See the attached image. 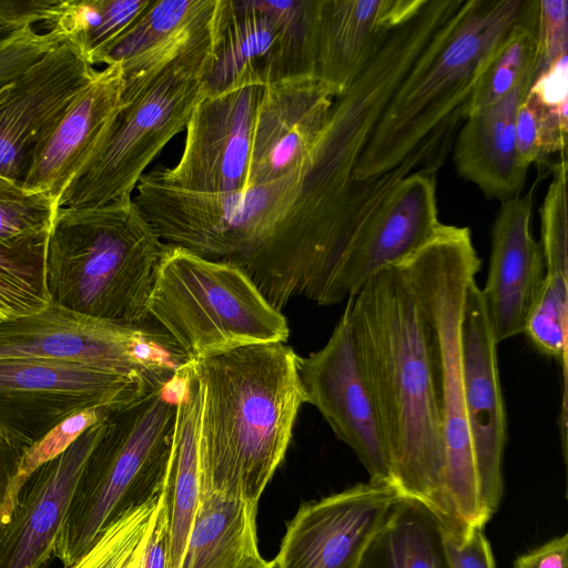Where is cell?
Wrapping results in <instances>:
<instances>
[{"instance_id":"6da1fadb","label":"cell","mask_w":568,"mask_h":568,"mask_svg":"<svg viewBox=\"0 0 568 568\" xmlns=\"http://www.w3.org/2000/svg\"><path fill=\"white\" fill-rule=\"evenodd\" d=\"M359 152L325 128L285 174L229 193L180 190L151 172L133 200L164 244L242 270L273 307L293 298L329 306L338 264L378 209L381 190L357 179Z\"/></svg>"},{"instance_id":"2e32d148","label":"cell","mask_w":568,"mask_h":568,"mask_svg":"<svg viewBox=\"0 0 568 568\" xmlns=\"http://www.w3.org/2000/svg\"><path fill=\"white\" fill-rule=\"evenodd\" d=\"M97 71L62 42L0 85L1 176L22 183L37 146Z\"/></svg>"},{"instance_id":"484cf974","label":"cell","mask_w":568,"mask_h":568,"mask_svg":"<svg viewBox=\"0 0 568 568\" xmlns=\"http://www.w3.org/2000/svg\"><path fill=\"white\" fill-rule=\"evenodd\" d=\"M221 0H153L109 48L101 63L120 64L129 78L176 53L217 13Z\"/></svg>"},{"instance_id":"ffe728a7","label":"cell","mask_w":568,"mask_h":568,"mask_svg":"<svg viewBox=\"0 0 568 568\" xmlns=\"http://www.w3.org/2000/svg\"><path fill=\"white\" fill-rule=\"evenodd\" d=\"M532 190L501 203L491 230L488 274L480 288L497 344L525 333L542 291L546 266L530 232Z\"/></svg>"},{"instance_id":"7a4b0ae2","label":"cell","mask_w":568,"mask_h":568,"mask_svg":"<svg viewBox=\"0 0 568 568\" xmlns=\"http://www.w3.org/2000/svg\"><path fill=\"white\" fill-rule=\"evenodd\" d=\"M357 362L388 453L394 487L463 527L445 494V440L424 321L398 263L373 274L347 300Z\"/></svg>"},{"instance_id":"9c48e42d","label":"cell","mask_w":568,"mask_h":568,"mask_svg":"<svg viewBox=\"0 0 568 568\" xmlns=\"http://www.w3.org/2000/svg\"><path fill=\"white\" fill-rule=\"evenodd\" d=\"M148 313L187 362L290 337L282 312L242 270L176 245L164 244Z\"/></svg>"},{"instance_id":"5b68a950","label":"cell","mask_w":568,"mask_h":568,"mask_svg":"<svg viewBox=\"0 0 568 568\" xmlns=\"http://www.w3.org/2000/svg\"><path fill=\"white\" fill-rule=\"evenodd\" d=\"M163 248L133 195L99 206L59 207L45 243L50 303L104 322L148 325Z\"/></svg>"},{"instance_id":"603a6c76","label":"cell","mask_w":568,"mask_h":568,"mask_svg":"<svg viewBox=\"0 0 568 568\" xmlns=\"http://www.w3.org/2000/svg\"><path fill=\"white\" fill-rule=\"evenodd\" d=\"M426 0H318L316 77L342 95Z\"/></svg>"},{"instance_id":"d4e9b609","label":"cell","mask_w":568,"mask_h":568,"mask_svg":"<svg viewBox=\"0 0 568 568\" xmlns=\"http://www.w3.org/2000/svg\"><path fill=\"white\" fill-rule=\"evenodd\" d=\"M201 385L187 362L179 372L178 410L169 468V568L181 567L201 496Z\"/></svg>"},{"instance_id":"8992f818","label":"cell","mask_w":568,"mask_h":568,"mask_svg":"<svg viewBox=\"0 0 568 568\" xmlns=\"http://www.w3.org/2000/svg\"><path fill=\"white\" fill-rule=\"evenodd\" d=\"M220 8L176 53L125 78L119 109L91 158L61 194L58 209L99 206L132 195L150 163L186 129L206 94Z\"/></svg>"},{"instance_id":"d6986e66","label":"cell","mask_w":568,"mask_h":568,"mask_svg":"<svg viewBox=\"0 0 568 568\" xmlns=\"http://www.w3.org/2000/svg\"><path fill=\"white\" fill-rule=\"evenodd\" d=\"M105 418L26 478L7 523L0 528V568L50 565L74 485Z\"/></svg>"},{"instance_id":"e575fe53","label":"cell","mask_w":568,"mask_h":568,"mask_svg":"<svg viewBox=\"0 0 568 568\" xmlns=\"http://www.w3.org/2000/svg\"><path fill=\"white\" fill-rule=\"evenodd\" d=\"M57 209L49 195L29 192L22 183L0 175V244L47 240Z\"/></svg>"},{"instance_id":"836d02e7","label":"cell","mask_w":568,"mask_h":568,"mask_svg":"<svg viewBox=\"0 0 568 568\" xmlns=\"http://www.w3.org/2000/svg\"><path fill=\"white\" fill-rule=\"evenodd\" d=\"M567 121V105L548 104L529 89L516 115V149L520 165L528 169L531 163L555 152L564 153Z\"/></svg>"},{"instance_id":"8d00e7d4","label":"cell","mask_w":568,"mask_h":568,"mask_svg":"<svg viewBox=\"0 0 568 568\" xmlns=\"http://www.w3.org/2000/svg\"><path fill=\"white\" fill-rule=\"evenodd\" d=\"M62 43L54 30L19 29L0 41V85L12 80Z\"/></svg>"},{"instance_id":"4316f807","label":"cell","mask_w":568,"mask_h":568,"mask_svg":"<svg viewBox=\"0 0 568 568\" xmlns=\"http://www.w3.org/2000/svg\"><path fill=\"white\" fill-rule=\"evenodd\" d=\"M256 511L240 499L201 488L180 568H244L263 559Z\"/></svg>"},{"instance_id":"cb8c5ba5","label":"cell","mask_w":568,"mask_h":568,"mask_svg":"<svg viewBox=\"0 0 568 568\" xmlns=\"http://www.w3.org/2000/svg\"><path fill=\"white\" fill-rule=\"evenodd\" d=\"M535 78L528 77L504 99L468 114L454 144L458 174L501 203L519 196L526 181L528 169L518 161L515 125Z\"/></svg>"},{"instance_id":"7c38bea8","label":"cell","mask_w":568,"mask_h":568,"mask_svg":"<svg viewBox=\"0 0 568 568\" xmlns=\"http://www.w3.org/2000/svg\"><path fill=\"white\" fill-rule=\"evenodd\" d=\"M150 390L136 378L81 363L0 359V432L29 448L75 413L119 408Z\"/></svg>"},{"instance_id":"ac0fdd59","label":"cell","mask_w":568,"mask_h":568,"mask_svg":"<svg viewBox=\"0 0 568 568\" xmlns=\"http://www.w3.org/2000/svg\"><path fill=\"white\" fill-rule=\"evenodd\" d=\"M440 224L436 170H416L397 184L354 236L336 270L329 305L347 301L377 271L420 248Z\"/></svg>"},{"instance_id":"b9f144b4","label":"cell","mask_w":568,"mask_h":568,"mask_svg":"<svg viewBox=\"0 0 568 568\" xmlns=\"http://www.w3.org/2000/svg\"><path fill=\"white\" fill-rule=\"evenodd\" d=\"M568 534L519 556L513 568H567Z\"/></svg>"},{"instance_id":"8fae6325","label":"cell","mask_w":568,"mask_h":568,"mask_svg":"<svg viewBox=\"0 0 568 568\" xmlns=\"http://www.w3.org/2000/svg\"><path fill=\"white\" fill-rule=\"evenodd\" d=\"M318 0H221L206 94L316 75Z\"/></svg>"},{"instance_id":"3957f363","label":"cell","mask_w":568,"mask_h":568,"mask_svg":"<svg viewBox=\"0 0 568 568\" xmlns=\"http://www.w3.org/2000/svg\"><path fill=\"white\" fill-rule=\"evenodd\" d=\"M298 361L281 342L190 361L202 389L201 488L257 508L305 403Z\"/></svg>"},{"instance_id":"7402d4cb","label":"cell","mask_w":568,"mask_h":568,"mask_svg":"<svg viewBox=\"0 0 568 568\" xmlns=\"http://www.w3.org/2000/svg\"><path fill=\"white\" fill-rule=\"evenodd\" d=\"M124 85L120 64L97 71L37 146L22 181L27 191L47 194L58 204L101 142Z\"/></svg>"},{"instance_id":"f546056e","label":"cell","mask_w":568,"mask_h":568,"mask_svg":"<svg viewBox=\"0 0 568 568\" xmlns=\"http://www.w3.org/2000/svg\"><path fill=\"white\" fill-rule=\"evenodd\" d=\"M536 0H528L519 20L494 50L467 103L466 116L509 94L539 67Z\"/></svg>"},{"instance_id":"44dd1931","label":"cell","mask_w":568,"mask_h":568,"mask_svg":"<svg viewBox=\"0 0 568 568\" xmlns=\"http://www.w3.org/2000/svg\"><path fill=\"white\" fill-rule=\"evenodd\" d=\"M335 99L315 74L264 85L253 126L246 187L298 165L318 140Z\"/></svg>"},{"instance_id":"ba28073f","label":"cell","mask_w":568,"mask_h":568,"mask_svg":"<svg viewBox=\"0 0 568 568\" xmlns=\"http://www.w3.org/2000/svg\"><path fill=\"white\" fill-rule=\"evenodd\" d=\"M178 390L179 373L169 385L110 410L77 479L57 538L54 557L63 568L82 557L112 520L162 491Z\"/></svg>"},{"instance_id":"277c9868","label":"cell","mask_w":568,"mask_h":568,"mask_svg":"<svg viewBox=\"0 0 568 568\" xmlns=\"http://www.w3.org/2000/svg\"><path fill=\"white\" fill-rule=\"evenodd\" d=\"M528 0H463L433 34L385 106L355 175L397 168L432 134L456 128L496 47Z\"/></svg>"},{"instance_id":"d590c367","label":"cell","mask_w":568,"mask_h":568,"mask_svg":"<svg viewBox=\"0 0 568 568\" xmlns=\"http://www.w3.org/2000/svg\"><path fill=\"white\" fill-rule=\"evenodd\" d=\"M112 409L93 408L75 413L27 448L20 465L18 489L36 468L67 450L90 426L104 419Z\"/></svg>"},{"instance_id":"7bdbcfd3","label":"cell","mask_w":568,"mask_h":568,"mask_svg":"<svg viewBox=\"0 0 568 568\" xmlns=\"http://www.w3.org/2000/svg\"><path fill=\"white\" fill-rule=\"evenodd\" d=\"M17 30H13L7 26L0 23V41L13 33Z\"/></svg>"},{"instance_id":"d6a6232c","label":"cell","mask_w":568,"mask_h":568,"mask_svg":"<svg viewBox=\"0 0 568 568\" xmlns=\"http://www.w3.org/2000/svg\"><path fill=\"white\" fill-rule=\"evenodd\" d=\"M161 497L160 494L112 520L90 549L65 568H129L144 548Z\"/></svg>"},{"instance_id":"e0dca14e","label":"cell","mask_w":568,"mask_h":568,"mask_svg":"<svg viewBox=\"0 0 568 568\" xmlns=\"http://www.w3.org/2000/svg\"><path fill=\"white\" fill-rule=\"evenodd\" d=\"M462 343L466 420L477 474L480 517L485 525L496 513L503 496L507 432L497 343L475 278L466 292Z\"/></svg>"},{"instance_id":"5bb4252c","label":"cell","mask_w":568,"mask_h":568,"mask_svg":"<svg viewBox=\"0 0 568 568\" xmlns=\"http://www.w3.org/2000/svg\"><path fill=\"white\" fill-rule=\"evenodd\" d=\"M263 87L251 85L196 104L182 155L151 172L166 185L191 192L229 193L246 187L253 126Z\"/></svg>"},{"instance_id":"74e56055","label":"cell","mask_w":568,"mask_h":568,"mask_svg":"<svg viewBox=\"0 0 568 568\" xmlns=\"http://www.w3.org/2000/svg\"><path fill=\"white\" fill-rule=\"evenodd\" d=\"M537 16L539 49L537 73H540L567 55L568 2L566 0H539Z\"/></svg>"},{"instance_id":"1f68e13d","label":"cell","mask_w":568,"mask_h":568,"mask_svg":"<svg viewBox=\"0 0 568 568\" xmlns=\"http://www.w3.org/2000/svg\"><path fill=\"white\" fill-rule=\"evenodd\" d=\"M45 243L0 244V320L37 313L50 304L44 282Z\"/></svg>"},{"instance_id":"ab89813d","label":"cell","mask_w":568,"mask_h":568,"mask_svg":"<svg viewBox=\"0 0 568 568\" xmlns=\"http://www.w3.org/2000/svg\"><path fill=\"white\" fill-rule=\"evenodd\" d=\"M27 447L0 432V528L7 523L18 494V476Z\"/></svg>"},{"instance_id":"f35d334b","label":"cell","mask_w":568,"mask_h":568,"mask_svg":"<svg viewBox=\"0 0 568 568\" xmlns=\"http://www.w3.org/2000/svg\"><path fill=\"white\" fill-rule=\"evenodd\" d=\"M444 536L452 568H496L490 544L481 527H469L464 531L444 527Z\"/></svg>"},{"instance_id":"f1b7e54d","label":"cell","mask_w":568,"mask_h":568,"mask_svg":"<svg viewBox=\"0 0 568 568\" xmlns=\"http://www.w3.org/2000/svg\"><path fill=\"white\" fill-rule=\"evenodd\" d=\"M152 1L59 0L44 29L57 31L94 67Z\"/></svg>"},{"instance_id":"60d3db41","label":"cell","mask_w":568,"mask_h":568,"mask_svg":"<svg viewBox=\"0 0 568 568\" xmlns=\"http://www.w3.org/2000/svg\"><path fill=\"white\" fill-rule=\"evenodd\" d=\"M168 499L169 475L153 526L141 555L140 568H169L170 514Z\"/></svg>"},{"instance_id":"9a60e30c","label":"cell","mask_w":568,"mask_h":568,"mask_svg":"<svg viewBox=\"0 0 568 568\" xmlns=\"http://www.w3.org/2000/svg\"><path fill=\"white\" fill-rule=\"evenodd\" d=\"M305 403L358 457L369 481L393 485L388 453L355 354L345 313L326 344L298 361Z\"/></svg>"},{"instance_id":"ee69618b","label":"cell","mask_w":568,"mask_h":568,"mask_svg":"<svg viewBox=\"0 0 568 568\" xmlns=\"http://www.w3.org/2000/svg\"><path fill=\"white\" fill-rule=\"evenodd\" d=\"M244 568H271V565L268 561H265L264 559H261L260 561L252 564Z\"/></svg>"},{"instance_id":"30bf717a","label":"cell","mask_w":568,"mask_h":568,"mask_svg":"<svg viewBox=\"0 0 568 568\" xmlns=\"http://www.w3.org/2000/svg\"><path fill=\"white\" fill-rule=\"evenodd\" d=\"M53 359L115 372L158 389L187 363L156 325L126 326L87 317L50 303L44 310L0 320V359Z\"/></svg>"},{"instance_id":"52a82bcc","label":"cell","mask_w":568,"mask_h":568,"mask_svg":"<svg viewBox=\"0 0 568 568\" xmlns=\"http://www.w3.org/2000/svg\"><path fill=\"white\" fill-rule=\"evenodd\" d=\"M427 333L445 440V494L464 528L481 527L478 481L466 420L462 324L467 287L481 260L467 226L440 224L397 262Z\"/></svg>"},{"instance_id":"4dcf8cb0","label":"cell","mask_w":568,"mask_h":568,"mask_svg":"<svg viewBox=\"0 0 568 568\" xmlns=\"http://www.w3.org/2000/svg\"><path fill=\"white\" fill-rule=\"evenodd\" d=\"M566 153L554 169L541 209V241L546 274L539 303L552 308L568 304V217Z\"/></svg>"},{"instance_id":"4fadbf2b","label":"cell","mask_w":568,"mask_h":568,"mask_svg":"<svg viewBox=\"0 0 568 568\" xmlns=\"http://www.w3.org/2000/svg\"><path fill=\"white\" fill-rule=\"evenodd\" d=\"M400 497L393 485L368 481L303 504L287 524L271 568H359Z\"/></svg>"},{"instance_id":"83f0119b","label":"cell","mask_w":568,"mask_h":568,"mask_svg":"<svg viewBox=\"0 0 568 568\" xmlns=\"http://www.w3.org/2000/svg\"><path fill=\"white\" fill-rule=\"evenodd\" d=\"M359 568H452L438 517L400 497L368 544Z\"/></svg>"}]
</instances>
